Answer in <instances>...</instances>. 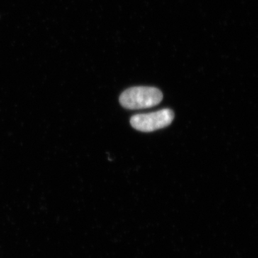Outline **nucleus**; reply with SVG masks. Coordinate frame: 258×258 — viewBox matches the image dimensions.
<instances>
[{"mask_svg":"<svg viewBox=\"0 0 258 258\" xmlns=\"http://www.w3.org/2000/svg\"><path fill=\"white\" fill-rule=\"evenodd\" d=\"M163 99L160 90L154 87H133L125 90L120 95V104L132 110L143 109L157 106Z\"/></svg>","mask_w":258,"mask_h":258,"instance_id":"1","label":"nucleus"},{"mask_svg":"<svg viewBox=\"0 0 258 258\" xmlns=\"http://www.w3.org/2000/svg\"><path fill=\"white\" fill-rule=\"evenodd\" d=\"M174 118V112L169 108H164L153 113L134 115L131 118V124L140 132H152L170 125Z\"/></svg>","mask_w":258,"mask_h":258,"instance_id":"2","label":"nucleus"}]
</instances>
